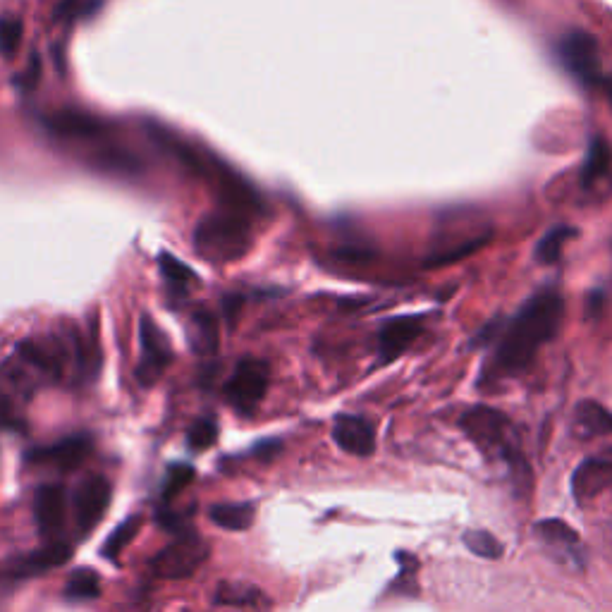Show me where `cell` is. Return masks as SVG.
I'll list each match as a JSON object with an SVG mask.
<instances>
[{"label": "cell", "mask_w": 612, "mask_h": 612, "mask_svg": "<svg viewBox=\"0 0 612 612\" xmlns=\"http://www.w3.org/2000/svg\"><path fill=\"white\" fill-rule=\"evenodd\" d=\"M565 302L560 292L541 290L529 297L510 323H498V342L486 373L493 378L517 376L534 361L536 352L558 333Z\"/></svg>", "instance_id": "obj_1"}, {"label": "cell", "mask_w": 612, "mask_h": 612, "mask_svg": "<svg viewBox=\"0 0 612 612\" xmlns=\"http://www.w3.org/2000/svg\"><path fill=\"white\" fill-rule=\"evenodd\" d=\"M459 428L467 433L476 450L491 462H500L512 474L517 491L531 488V467L526 462L522 448H519L517 431H514L512 421L503 412L493 407H471L469 412L462 414Z\"/></svg>", "instance_id": "obj_2"}, {"label": "cell", "mask_w": 612, "mask_h": 612, "mask_svg": "<svg viewBox=\"0 0 612 612\" xmlns=\"http://www.w3.org/2000/svg\"><path fill=\"white\" fill-rule=\"evenodd\" d=\"M194 247L211 261H235L252 247V228L244 213L223 211L206 216L194 230Z\"/></svg>", "instance_id": "obj_3"}, {"label": "cell", "mask_w": 612, "mask_h": 612, "mask_svg": "<svg viewBox=\"0 0 612 612\" xmlns=\"http://www.w3.org/2000/svg\"><path fill=\"white\" fill-rule=\"evenodd\" d=\"M206 558L208 543L194 531H185L151 560V572L161 579H187L204 565Z\"/></svg>", "instance_id": "obj_4"}, {"label": "cell", "mask_w": 612, "mask_h": 612, "mask_svg": "<svg viewBox=\"0 0 612 612\" xmlns=\"http://www.w3.org/2000/svg\"><path fill=\"white\" fill-rule=\"evenodd\" d=\"M268 390V364L261 359H242L225 383L223 395L228 405L249 416L261 405Z\"/></svg>", "instance_id": "obj_5"}, {"label": "cell", "mask_w": 612, "mask_h": 612, "mask_svg": "<svg viewBox=\"0 0 612 612\" xmlns=\"http://www.w3.org/2000/svg\"><path fill=\"white\" fill-rule=\"evenodd\" d=\"M560 63L574 79L591 87L601 82V55H598V44L591 34L572 29L560 39L558 44Z\"/></svg>", "instance_id": "obj_6"}, {"label": "cell", "mask_w": 612, "mask_h": 612, "mask_svg": "<svg viewBox=\"0 0 612 612\" xmlns=\"http://www.w3.org/2000/svg\"><path fill=\"white\" fill-rule=\"evenodd\" d=\"M44 127L53 137L65 142H103L108 137V125L82 110H55L44 118Z\"/></svg>", "instance_id": "obj_7"}, {"label": "cell", "mask_w": 612, "mask_h": 612, "mask_svg": "<svg viewBox=\"0 0 612 612\" xmlns=\"http://www.w3.org/2000/svg\"><path fill=\"white\" fill-rule=\"evenodd\" d=\"M333 440L342 452L354 457H371L376 452V428L364 416L340 414L333 426Z\"/></svg>", "instance_id": "obj_8"}, {"label": "cell", "mask_w": 612, "mask_h": 612, "mask_svg": "<svg viewBox=\"0 0 612 612\" xmlns=\"http://www.w3.org/2000/svg\"><path fill=\"white\" fill-rule=\"evenodd\" d=\"M110 505V483L103 476H91L77 488L75 493V514L79 529L87 534L101 522L103 512Z\"/></svg>", "instance_id": "obj_9"}, {"label": "cell", "mask_w": 612, "mask_h": 612, "mask_svg": "<svg viewBox=\"0 0 612 612\" xmlns=\"http://www.w3.org/2000/svg\"><path fill=\"white\" fill-rule=\"evenodd\" d=\"M139 330H142V352H144L142 366H139V378H142V383L151 385L161 378L165 366L170 364V347L168 340L163 338V333L158 330V326L149 316H142Z\"/></svg>", "instance_id": "obj_10"}, {"label": "cell", "mask_w": 612, "mask_h": 612, "mask_svg": "<svg viewBox=\"0 0 612 612\" xmlns=\"http://www.w3.org/2000/svg\"><path fill=\"white\" fill-rule=\"evenodd\" d=\"M89 452H91L89 436H70L58 440L55 445H48V448H36L32 452H27V459L32 464H48V467L70 471L79 467Z\"/></svg>", "instance_id": "obj_11"}, {"label": "cell", "mask_w": 612, "mask_h": 612, "mask_svg": "<svg viewBox=\"0 0 612 612\" xmlns=\"http://www.w3.org/2000/svg\"><path fill=\"white\" fill-rule=\"evenodd\" d=\"M608 486H612V459L605 457H589L572 476V493L579 505L601 495Z\"/></svg>", "instance_id": "obj_12"}, {"label": "cell", "mask_w": 612, "mask_h": 612, "mask_svg": "<svg viewBox=\"0 0 612 612\" xmlns=\"http://www.w3.org/2000/svg\"><path fill=\"white\" fill-rule=\"evenodd\" d=\"M421 335V318L400 316L388 321L378 333V354L383 364L400 357L412 342Z\"/></svg>", "instance_id": "obj_13"}, {"label": "cell", "mask_w": 612, "mask_h": 612, "mask_svg": "<svg viewBox=\"0 0 612 612\" xmlns=\"http://www.w3.org/2000/svg\"><path fill=\"white\" fill-rule=\"evenodd\" d=\"M536 536L546 543L548 548H553L555 553H560L562 558H567L572 565L584 567V558H581V541L579 534L562 519H541L534 526Z\"/></svg>", "instance_id": "obj_14"}, {"label": "cell", "mask_w": 612, "mask_h": 612, "mask_svg": "<svg viewBox=\"0 0 612 612\" xmlns=\"http://www.w3.org/2000/svg\"><path fill=\"white\" fill-rule=\"evenodd\" d=\"M70 558H72V548L67 546V543H48V546L34 550V553L12 562L8 574L15 579L39 577V574L48 572V569L63 567Z\"/></svg>", "instance_id": "obj_15"}, {"label": "cell", "mask_w": 612, "mask_h": 612, "mask_svg": "<svg viewBox=\"0 0 612 612\" xmlns=\"http://www.w3.org/2000/svg\"><path fill=\"white\" fill-rule=\"evenodd\" d=\"M34 517L44 536H53L65 522V491L63 486L46 483L34 493Z\"/></svg>", "instance_id": "obj_16"}, {"label": "cell", "mask_w": 612, "mask_h": 612, "mask_svg": "<svg viewBox=\"0 0 612 612\" xmlns=\"http://www.w3.org/2000/svg\"><path fill=\"white\" fill-rule=\"evenodd\" d=\"M612 165V151L608 142L603 137H593L589 144V151H586L584 165H581V185L591 187L596 185L601 177L610 173Z\"/></svg>", "instance_id": "obj_17"}, {"label": "cell", "mask_w": 612, "mask_h": 612, "mask_svg": "<svg viewBox=\"0 0 612 612\" xmlns=\"http://www.w3.org/2000/svg\"><path fill=\"white\" fill-rule=\"evenodd\" d=\"M211 522L228 531H247L254 524L256 505L254 503H223L211 507Z\"/></svg>", "instance_id": "obj_18"}, {"label": "cell", "mask_w": 612, "mask_h": 612, "mask_svg": "<svg viewBox=\"0 0 612 612\" xmlns=\"http://www.w3.org/2000/svg\"><path fill=\"white\" fill-rule=\"evenodd\" d=\"M189 342L197 354H216L218 350V323L211 314H194L189 323Z\"/></svg>", "instance_id": "obj_19"}, {"label": "cell", "mask_w": 612, "mask_h": 612, "mask_svg": "<svg viewBox=\"0 0 612 612\" xmlns=\"http://www.w3.org/2000/svg\"><path fill=\"white\" fill-rule=\"evenodd\" d=\"M574 416H577V426L586 436H610L612 433V412L598 402H581Z\"/></svg>", "instance_id": "obj_20"}, {"label": "cell", "mask_w": 612, "mask_h": 612, "mask_svg": "<svg viewBox=\"0 0 612 612\" xmlns=\"http://www.w3.org/2000/svg\"><path fill=\"white\" fill-rule=\"evenodd\" d=\"M101 596V579L94 569H75L65 584V598L70 601H96Z\"/></svg>", "instance_id": "obj_21"}, {"label": "cell", "mask_w": 612, "mask_h": 612, "mask_svg": "<svg viewBox=\"0 0 612 612\" xmlns=\"http://www.w3.org/2000/svg\"><path fill=\"white\" fill-rule=\"evenodd\" d=\"M574 235H577V230L569 228V225H558V228H553L541 242H538L536 259L541 263H548V266L550 263H558L562 249H565V244L572 240Z\"/></svg>", "instance_id": "obj_22"}, {"label": "cell", "mask_w": 612, "mask_h": 612, "mask_svg": "<svg viewBox=\"0 0 612 612\" xmlns=\"http://www.w3.org/2000/svg\"><path fill=\"white\" fill-rule=\"evenodd\" d=\"M139 526H142V517H137V514H134V517H130L127 519V522H122L118 529L113 531V534L108 536V541H106V546H103V558L106 560H118L120 558V553L122 550H125L127 546H130L132 543V538L137 536V531H139Z\"/></svg>", "instance_id": "obj_23"}, {"label": "cell", "mask_w": 612, "mask_h": 612, "mask_svg": "<svg viewBox=\"0 0 612 612\" xmlns=\"http://www.w3.org/2000/svg\"><path fill=\"white\" fill-rule=\"evenodd\" d=\"M464 546H467L474 555L486 560H498L505 550L503 543H500L491 531H476V529L464 534Z\"/></svg>", "instance_id": "obj_24"}, {"label": "cell", "mask_w": 612, "mask_h": 612, "mask_svg": "<svg viewBox=\"0 0 612 612\" xmlns=\"http://www.w3.org/2000/svg\"><path fill=\"white\" fill-rule=\"evenodd\" d=\"M158 266H161L163 278L168 280L170 287H180V290H185V287L194 280V273L189 271L182 261H177L173 254L163 252L158 256Z\"/></svg>", "instance_id": "obj_25"}, {"label": "cell", "mask_w": 612, "mask_h": 612, "mask_svg": "<svg viewBox=\"0 0 612 612\" xmlns=\"http://www.w3.org/2000/svg\"><path fill=\"white\" fill-rule=\"evenodd\" d=\"M192 479H194V469L189 467V464H173V467L168 469V474H165V481H163L165 503L173 500L177 493L185 491L189 483H192Z\"/></svg>", "instance_id": "obj_26"}, {"label": "cell", "mask_w": 612, "mask_h": 612, "mask_svg": "<svg viewBox=\"0 0 612 612\" xmlns=\"http://www.w3.org/2000/svg\"><path fill=\"white\" fill-rule=\"evenodd\" d=\"M218 438V426L211 419H199L194 421V426L189 428L187 443L192 450H208Z\"/></svg>", "instance_id": "obj_27"}, {"label": "cell", "mask_w": 612, "mask_h": 612, "mask_svg": "<svg viewBox=\"0 0 612 612\" xmlns=\"http://www.w3.org/2000/svg\"><path fill=\"white\" fill-rule=\"evenodd\" d=\"M22 41V22L20 20H0V55L3 58H15L17 48Z\"/></svg>", "instance_id": "obj_28"}, {"label": "cell", "mask_w": 612, "mask_h": 612, "mask_svg": "<svg viewBox=\"0 0 612 612\" xmlns=\"http://www.w3.org/2000/svg\"><path fill=\"white\" fill-rule=\"evenodd\" d=\"M24 421L5 393H0V431H22Z\"/></svg>", "instance_id": "obj_29"}, {"label": "cell", "mask_w": 612, "mask_h": 612, "mask_svg": "<svg viewBox=\"0 0 612 612\" xmlns=\"http://www.w3.org/2000/svg\"><path fill=\"white\" fill-rule=\"evenodd\" d=\"M280 450V440H275V438H271V440H263V443H259L254 448V455H259V457H271V455H275V452Z\"/></svg>", "instance_id": "obj_30"}]
</instances>
